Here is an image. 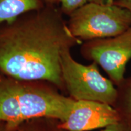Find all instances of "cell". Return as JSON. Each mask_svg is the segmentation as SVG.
I'll return each mask as SVG.
<instances>
[{
	"label": "cell",
	"mask_w": 131,
	"mask_h": 131,
	"mask_svg": "<svg viewBox=\"0 0 131 131\" xmlns=\"http://www.w3.org/2000/svg\"><path fill=\"white\" fill-rule=\"evenodd\" d=\"M115 0H88V2H93L101 4H112Z\"/></svg>",
	"instance_id": "cell-13"
},
{
	"label": "cell",
	"mask_w": 131,
	"mask_h": 131,
	"mask_svg": "<svg viewBox=\"0 0 131 131\" xmlns=\"http://www.w3.org/2000/svg\"><path fill=\"white\" fill-rule=\"evenodd\" d=\"M116 87L117 94L113 107L117 111L120 120L131 126V77L124 78Z\"/></svg>",
	"instance_id": "cell-9"
},
{
	"label": "cell",
	"mask_w": 131,
	"mask_h": 131,
	"mask_svg": "<svg viewBox=\"0 0 131 131\" xmlns=\"http://www.w3.org/2000/svg\"><path fill=\"white\" fill-rule=\"evenodd\" d=\"M119 120L117 111L110 104L75 100L68 117L60 127L68 131H91L103 129Z\"/></svg>",
	"instance_id": "cell-6"
},
{
	"label": "cell",
	"mask_w": 131,
	"mask_h": 131,
	"mask_svg": "<svg viewBox=\"0 0 131 131\" xmlns=\"http://www.w3.org/2000/svg\"><path fill=\"white\" fill-rule=\"evenodd\" d=\"M69 16L70 32L81 41L115 37L131 27V12L115 4L88 2Z\"/></svg>",
	"instance_id": "cell-2"
},
{
	"label": "cell",
	"mask_w": 131,
	"mask_h": 131,
	"mask_svg": "<svg viewBox=\"0 0 131 131\" xmlns=\"http://www.w3.org/2000/svg\"><path fill=\"white\" fill-rule=\"evenodd\" d=\"M1 123L2 122H0V131H11L10 129L9 128V127L7 126V124H4V125H3V124H1Z\"/></svg>",
	"instance_id": "cell-15"
},
{
	"label": "cell",
	"mask_w": 131,
	"mask_h": 131,
	"mask_svg": "<svg viewBox=\"0 0 131 131\" xmlns=\"http://www.w3.org/2000/svg\"><path fill=\"white\" fill-rule=\"evenodd\" d=\"M16 83L0 78V122L11 130L23 122Z\"/></svg>",
	"instance_id": "cell-7"
},
{
	"label": "cell",
	"mask_w": 131,
	"mask_h": 131,
	"mask_svg": "<svg viewBox=\"0 0 131 131\" xmlns=\"http://www.w3.org/2000/svg\"><path fill=\"white\" fill-rule=\"evenodd\" d=\"M23 122L35 118H51L61 122L68 117L75 100L45 89L18 86Z\"/></svg>",
	"instance_id": "cell-5"
},
{
	"label": "cell",
	"mask_w": 131,
	"mask_h": 131,
	"mask_svg": "<svg viewBox=\"0 0 131 131\" xmlns=\"http://www.w3.org/2000/svg\"><path fill=\"white\" fill-rule=\"evenodd\" d=\"M70 50H66L62 54L61 71L63 83L71 97L113 106L117 94L115 85L101 74L96 63L82 64L73 58Z\"/></svg>",
	"instance_id": "cell-3"
},
{
	"label": "cell",
	"mask_w": 131,
	"mask_h": 131,
	"mask_svg": "<svg viewBox=\"0 0 131 131\" xmlns=\"http://www.w3.org/2000/svg\"><path fill=\"white\" fill-rule=\"evenodd\" d=\"M45 6V0H0V24L12 22L26 13Z\"/></svg>",
	"instance_id": "cell-8"
},
{
	"label": "cell",
	"mask_w": 131,
	"mask_h": 131,
	"mask_svg": "<svg viewBox=\"0 0 131 131\" xmlns=\"http://www.w3.org/2000/svg\"><path fill=\"white\" fill-rule=\"evenodd\" d=\"M60 4V10L63 14L69 16L76 10L88 2V0H57Z\"/></svg>",
	"instance_id": "cell-10"
},
{
	"label": "cell",
	"mask_w": 131,
	"mask_h": 131,
	"mask_svg": "<svg viewBox=\"0 0 131 131\" xmlns=\"http://www.w3.org/2000/svg\"><path fill=\"white\" fill-rule=\"evenodd\" d=\"M114 4L126 8L131 12V0H115Z\"/></svg>",
	"instance_id": "cell-12"
},
{
	"label": "cell",
	"mask_w": 131,
	"mask_h": 131,
	"mask_svg": "<svg viewBox=\"0 0 131 131\" xmlns=\"http://www.w3.org/2000/svg\"><path fill=\"white\" fill-rule=\"evenodd\" d=\"M82 54L99 64L117 86L124 79L127 64L131 60V27L115 37L86 41Z\"/></svg>",
	"instance_id": "cell-4"
},
{
	"label": "cell",
	"mask_w": 131,
	"mask_h": 131,
	"mask_svg": "<svg viewBox=\"0 0 131 131\" xmlns=\"http://www.w3.org/2000/svg\"><path fill=\"white\" fill-rule=\"evenodd\" d=\"M100 131H131V126L123 121L119 120L104 127Z\"/></svg>",
	"instance_id": "cell-11"
},
{
	"label": "cell",
	"mask_w": 131,
	"mask_h": 131,
	"mask_svg": "<svg viewBox=\"0 0 131 131\" xmlns=\"http://www.w3.org/2000/svg\"><path fill=\"white\" fill-rule=\"evenodd\" d=\"M46 5H49V6H56L58 4L57 0H45Z\"/></svg>",
	"instance_id": "cell-14"
},
{
	"label": "cell",
	"mask_w": 131,
	"mask_h": 131,
	"mask_svg": "<svg viewBox=\"0 0 131 131\" xmlns=\"http://www.w3.org/2000/svg\"><path fill=\"white\" fill-rule=\"evenodd\" d=\"M63 14L56 6L46 5L0 24V71L15 80L62 86V54L81 43Z\"/></svg>",
	"instance_id": "cell-1"
}]
</instances>
